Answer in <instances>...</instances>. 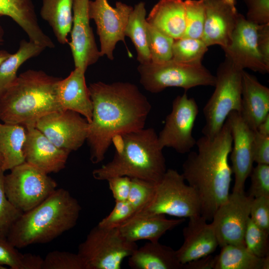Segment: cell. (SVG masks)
<instances>
[{
	"label": "cell",
	"mask_w": 269,
	"mask_h": 269,
	"mask_svg": "<svg viewBox=\"0 0 269 269\" xmlns=\"http://www.w3.org/2000/svg\"><path fill=\"white\" fill-rule=\"evenodd\" d=\"M42 269H87V267L78 253L53 251L43 259Z\"/></svg>",
	"instance_id": "37"
},
{
	"label": "cell",
	"mask_w": 269,
	"mask_h": 269,
	"mask_svg": "<svg viewBox=\"0 0 269 269\" xmlns=\"http://www.w3.org/2000/svg\"><path fill=\"white\" fill-rule=\"evenodd\" d=\"M4 171L0 167V235L7 237L15 221L23 213L8 199L4 188Z\"/></svg>",
	"instance_id": "38"
},
{
	"label": "cell",
	"mask_w": 269,
	"mask_h": 269,
	"mask_svg": "<svg viewBox=\"0 0 269 269\" xmlns=\"http://www.w3.org/2000/svg\"><path fill=\"white\" fill-rule=\"evenodd\" d=\"M25 128L26 136L23 148L25 162L47 174L63 169L70 152L57 147L35 126Z\"/></svg>",
	"instance_id": "18"
},
{
	"label": "cell",
	"mask_w": 269,
	"mask_h": 269,
	"mask_svg": "<svg viewBox=\"0 0 269 269\" xmlns=\"http://www.w3.org/2000/svg\"><path fill=\"white\" fill-rule=\"evenodd\" d=\"M250 217L259 227L269 233V197L253 199Z\"/></svg>",
	"instance_id": "42"
},
{
	"label": "cell",
	"mask_w": 269,
	"mask_h": 269,
	"mask_svg": "<svg viewBox=\"0 0 269 269\" xmlns=\"http://www.w3.org/2000/svg\"><path fill=\"white\" fill-rule=\"evenodd\" d=\"M183 229L184 241L176 251L177 258L184 265L212 254L219 246L211 223L201 215L189 218Z\"/></svg>",
	"instance_id": "20"
},
{
	"label": "cell",
	"mask_w": 269,
	"mask_h": 269,
	"mask_svg": "<svg viewBox=\"0 0 269 269\" xmlns=\"http://www.w3.org/2000/svg\"><path fill=\"white\" fill-rule=\"evenodd\" d=\"M11 18L27 35L29 40L45 48L55 44L39 24L32 0H0V16Z\"/></svg>",
	"instance_id": "24"
},
{
	"label": "cell",
	"mask_w": 269,
	"mask_h": 269,
	"mask_svg": "<svg viewBox=\"0 0 269 269\" xmlns=\"http://www.w3.org/2000/svg\"><path fill=\"white\" fill-rule=\"evenodd\" d=\"M269 256L260 258L252 254L245 244H229L221 247L214 257L213 269H269Z\"/></svg>",
	"instance_id": "28"
},
{
	"label": "cell",
	"mask_w": 269,
	"mask_h": 269,
	"mask_svg": "<svg viewBox=\"0 0 269 269\" xmlns=\"http://www.w3.org/2000/svg\"><path fill=\"white\" fill-rule=\"evenodd\" d=\"M249 195L254 198L269 197V164H257L253 167L250 176Z\"/></svg>",
	"instance_id": "40"
},
{
	"label": "cell",
	"mask_w": 269,
	"mask_h": 269,
	"mask_svg": "<svg viewBox=\"0 0 269 269\" xmlns=\"http://www.w3.org/2000/svg\"><path fill=\"white\" fill-rule=\"evenodd\" d=\"M125 34V36L130 37L134 44L139 64L150 62L144 2L141 1L133 8L127 23Z\"/></svg>",
	"instance_id": "30"
},
{
	"label": "cell",
	"mask_w": 269,
	"mask_h": 269,
	"mask_svg": "<svg viewBox=\"0 0 269 269\" xmlns=\"http://www.w3.org/2000/svg\"><path fill=\"white\" fill-rule=\"evenodd\" d=\"M113 159L92 172L98 180L126 176L157 183L167 169L158 135L153 128H143L115 136Z\"/></svg>",
	"instance_id": "3"
},
{
	"label": "cell",
	"mask_w": 269,
	"mask_h": 269,
	"mask_svg": "<svg viewBox=\"0 0 269 269\" xmlns=\"http://www.w3.org/2000/svg\"><path fill=\"white\" fill-rule=\"evenodd\" d=\"M137 248L135 242L125 239L118 228L107 229L97 225L79 245L77 253L87 269H120L124 260Z\"/></svg>",
	"instance_id": "9"
},
{
	"label": "cell",
	"mask_w": 269,
	"mask_h": 269,
	"mask_svg": "<svg viewBox=\"0 0 269 269\" xmlns=\"http://www.w3.org/2000/svg\"><path fill=\"white\" fill-rule=\"evenodd\" d=\"M115 201L127 200L131 184V178L126 176L111 177L107 180Z\"/></svg>",
	"instance_id": "45"
},
{
	"label": "cell",
	"mask_w": 269,
	"mask_h": 269,
	"mask_svg": "<svg viewBox=\"0 0 269 269\" xmlns=\"http://www.w3.org/2000/svg\"><path fill=\"white\" fill-rule=\"evenodd\" d=\"M257 45L265 64L269 67V23L258 24Z\"/></svg>",
	"instance_id": "46"
},
{
	"label": "cell",
	"mask_w": 269,
	"mask_h": 269,
	"mask_svg": "<svg viewBox=\"0 0 269 269\" xmlns=\"http://www.w3.org/2000/svg\"><path fill=\"white\" fill-rule=\"evenodd\" d=\"M232 137L230 152L231 169L234 175L233 191L244 192L245 182L253 167V142L254 131L245 123L240 113L231 112L226 119Z\"/></svg>",
	"instance_id": "16"
},
{
	"label": "cell",
	"mask_w": 269,
	"mask_h": 269,
	"mask_svg": "<svg viewBox=\"0 0 269 269\" xmlns=\"http://www.w3.org/2000/svg\"><path fill=\"white\" fill-rule=\"evenodd\" d=\"M225 1L231 7H232L234 8H236V0H225Z\"/></svg>",
	"instance_id": "51"
},
{
	"label": "cell",
	"mask_w": 269,
	"mask_h": 269,
	"mask_svg": "<svg viewBox=\"0 0 269 269\" xmlns=\"http://www.w3.org/2000/svg\"><path fill=\"white\" fill-rule=\"evenodd\" d=\"M256 131L263 135L269 136V115L260 123Z\"/></svg>",
	"instance_id": "48"
},
{
	"label": "cell",
	"mask_w": 269,
	"mask_h": 269,
	"mask_svg": "<svg viewBox=\"0 0 269 269\" xmlns=\"http://www.w3.org/2000/svg\"><path fill=\"white\" fill-rule=\"evenodd\" d=\"M133 7L117 1L116 7L110 5L107 0H89V16L93 19L100 42V55L114 59L113 52L120 41L125 42V30Z\"/></svg>",
	"instance_id": "13"
},
{
	"label": "cell",
	"mask_w": 269,
	"mask_h": 269,
	"mask_svg": "<svg viewBox=\"0 0 269 269\" xmlns=\"http://www.w3.org/2000/svg\"><path fill=\"white\" fill-rule=\"evenodd\" d=\"M146 21L174 40L182 38L185 30L184 1L159 0L151 9Z\"/></svg>",
	"instance_id": "25"
},
{
	"label": "cell",
	"mask_w": 269,
	"mask_h": 269,
	"mask_svg": "<svg viewBox=\"0 0 269 269\" xmlns=\"http://www.w3.org/2000/svg\"><path fill=\"white\" fill-rule=\"evenodd\" d=\"M208 47L202 39L182 37L175 39L172 59L187 63H201Z\"/></svg>",
	"instance_id": "33"
},
{
	"label": "cell",
	"mask_w": 269,
	"mask_h": 269,
	"mask_svg": "<svg viewBox=\"0 0 269 269\" xmlns=\"http://www.w3.org/2000/svg\"><path fill=\"white\" fill-rule=\"evenodd\" d=\"M205 20L202 39L209 47L220 45L223 50L231 43L240 13L225 0H203Z\"/></svg>",
	"instance_id": "19"
},
{
	"label": "cell",
	"mask_w": 269,
	"mask_h": 269,
	"mask_svg": "<svg viewBox=\"0 0 269 269\" xmlns=\"http://www.w3.org/2000/svg\"><path fill=\"white\" fill-rule=\"evenodd\" d=\"M1 162H1V158H0V167L1 165Z\"/></svg>",
	"instance_id": "53"
},
{
	"label": "cell",
	"mask_w": 269,
	"mask_h": 269,
	"mask_svg": "<svg viewBox=\"0 0 269 269\" xmlns=\"http://www.w3.org/2000/svg\"><path fill=\"white\" fill-rule=\"evenodd\" d=\"M39 255L20 253L7 239L0 235V265L11 269H42Z\"/></svg>",
	"instance_id": "32"
},
{
	"label": "cell",
	"mask_w": 269,
	"mask_h": 269,
	"mask_svg": "<svg viewBox=\"0 0 269 269\" xmlns=\"http://www.w3.org/2000/svg\"><path fill=\"white\" fill-rule=\"evenodd\" d=\"M253 154L254 161L257 164H269V136L254 131Z\"/></svg>",
	"instance_id": "44"
},
{
	"label": "cell",
	"mask_w": 269,
	"mask_h": 269,
	"mask_svg": "<svg viewBox=\"0 0 269 269\" xmlns=\"http://www.w3.org/2000/svg\"><path fill=\"white\" fill-rule=\"evenodd\" d=\"M150 62L161 63L172 58L174 39L161 32L146 21Z\"/></svg>",
	"instance_id": "34"
},
{
	"label": "cell",
	"mask_w": 269,
	"mask_h": 269,
	"mask_svg": "<svg viewBox=\"0 0 269 269\" xmlns=\"http://www.w3.org/2000/svg\"><path fill=\"white\" fill-rule=\"evenodd\" d=\"M45 48L24 39L21 40L17 51L0 65V97L16 79L17 72L25 62L40 54Z\"/></svg>",
	"instance_id": "31"
},
{
	"label": "cell",
	"mask_w": 269,
	"mask_h": 269,
	"mask_svg": "<svg viewBox=\"0 0 269 269\" xmlns=\"http://www.w3.org/2000/svg\"><path fill=\"white\" fill-rule=\"evenodd\" d=\"M93 104L87 140L90 159L102 161L116 136L144 128L151 105L137 86L127 82H97L88 87Z\"/></svg>",
	"instance_id": "1"
},
{
	"label": "cell",
	"mask_w": 269,
	"mask_h": 269,
	"mask_svg": "<svg viewBox=\"0 0 269 269\" xmlns=\"http://www.w3.org/2000/svg\"><path fill=\"white\" fill-rule=\"evenodd\" d=\"M11 54L9 53L7 51L5 50H0V65Z\"/></svg>",
	"instance_id": "49"
},
{
	"label": "cell",
	"mask_w": 269,
	"mask_h": 269,
	"mask_svg": "<svg viewBox=\"0 0 269 269\" xmlns=\"http://www.w3.org/2000/svg\"><path fill=\"white\" fill-rule=\"evenodd\" d=\"M269 232L259 227L249 217L244 234V243L252 254L260 258L269 256Z\"/></svg>",
	"instance_id": "36"
},
{
	"label": "cell",
	"mask_w": 269,
	"mask_h": 269,
	"mask_svg": "<svg viewBox=\"0 0 269 269\" xmlns=\"http://www.w3.org/2000/svg\"><path fill=\"white\" fill-rule=\"evenodd\" d=\"M198 112L196 101L189 98L186 92L177 96L157 134L161 147L172 148L182 154L190 152L196 143L192 131Z\"/></svg>",
	"instance_id": "11"
},
{
	"label": "cell",
	"mask_w": 269,
	"mask_h": 269,
	"mask_svg": "<svg viewBox=\"0 0 269 269\" xmlns=\"http://www.w3.org/2000/svg\"><path fill=\"white\" fill-rule=\"evenodd\" d=\"M85 72L81 68H75L66 78H61L58 81L56 93L62 110L76 112L90 123L92 117L93 104L86 83Z\"/></svg>",
	"instance_id": "21"
},
{
	"label": "cell",
	"mask_w": 269,
	"mask_h": 269,
	"mask_svg": "<svg viewBox=\"0 0 269 269\" xmlns=\"http://www.w3.org/2000/svg\"><path fill=\"white\" fill-rule=\"evenodd\" d=\"M214 257L210 255L184 265V269H213Z\"/></svg>",
	"instance_id": "47"
},
{
	"label": "cell",
	"mask_w": 269,
	"mask_h": 269,
	"mask_svg": "<svg viewBox=\"0 0 269 269\" xmlns=\"http://www.w3.org/2000/svg\"><path fill=\"white\" fill-rule=\"evenodd\" d=\"M81 210L78 201L68 190L56 189L39 204L21 215L7 239L17 249L47 243L73 228Z\"/></svg>",
	"instance_id": "4"
},
{
	"label": "cell",
	"mask_w": 269,
	"mask_h": 269,
	"mask_svg": "<svg viewBox=\"0 0 269 269\" xmlns=\"http://www.w3.org/2000/svg\"><path fill=\"white\" fill-rule=\"evenodd\" d=\"M89 0H73L71 41L68 42L75 68H81L85 71L101 57L90 24Z\"/></svg>",
	"instance_id": "17"
},
{
	"label": "cell",
	"mask_w": 269,
	"mask_h": 269,
	"mask_svg": "<svg viewBox=\"0 0 269 269\" xmlns=\"http://www.w3.org/2000/svg\"><path fill=\"white\" fill-rule=\"evenodd\" d=\"M184 221V219H168L162 214H134L118 229L121 235L129 242L143 240L158 242L167 231Z\"/></svg>",
	"instance_id": "23"
},
{
	"label": "cell",
	"mask_w": 269,
	"mask_h": 269,
	"mask_svg": "<svg viewBox=\"0 0 269 269\" xmlns=\"http://www.w3.org/2000/svg\"><path fill=\"white\" fill-rule=\"evenodd\" d=\"M4 175L6 197L19 210L26 212L41 203L56 189V181L38 168L23 162Z\"/></svg>",
	"instance_id": "10"
},
{
	"label": "cell",
	"mask_w": 269,
	"mask_h": 269,
	"mask_svg": "<svg viewBox=\"0 0 269 269\" xmlns=\"http://www.w3.org/2000/svg\"><path fill=\"white\" fill-rule=\"evenodd\" d=\"M35 127L59 148L78 150L87 140L89 123L79 113L60 110L40 118Z\"/></svg>",
	"instance_id": "14"
},
{
	"label": "cell",
	"mask_w": 269,
	"mask_h": 269,
	"mask_svg": "<svg viewBox=\"0 0 269 269\" xmlns=\"http://www.w3.org/2000/svg\"><path fill=\"white\" fill-rule=\"evenodd\" d=\"M129 265L133 269H181L176 251L159 242L149 241L137 248L129 257Z\"/></svg>",
	"instance_id": "26"
},
{
	"label": "cell",
	"mask_w": 269,
	"mask_h": 269,
	"mask_svg": "<svg viewBox=\"0 0 269 269\" xmlns=\"http://www.w3.org/2000/svg\"><path fill=\"white\" fill-rule=\"evenodd\" d=\"M7 268L5 266L0 265V269H6Z\"/></svg>",
	"instance_id": "52"
},
{
	"label": "cell",
	"mask_w": 269,
	"mask_h": 269,
	"mask_svg": "<svg viewBox=\"0 0 269 269\" xmlns=\"http://www.w3.org/2000/svg\"><path fill=\"white\" fill-rule=\"evenodd\" d=\"M253 198L245 191H233L216 210L211 224L219 246L245 244L244 234Z\"/></svg>",
	"instance_id": "12"
},
{
	"label": "cell",
	"mask_w": 269,
	"mask_h": 269,
	"mask_svg": "<svg viewBox=\"0 0 269 269\" xmlns=\"http://www.w3.org/2000/svg\"><path fill=\"white\" fill-rule=\"evenodd\" d=\"M115 203L112 211L99 222L98 226L107 229L118 228L135 214V211L127 200Z\"/></svg>",
	"instance_id": "41"
},
{
	"label": "cell",
	"mask_w": 269,
	"mask_h": 269,
	"mask_svg": "<svg viewBox=\"0 0 269 269\" xmlns=\"http://www.w3.org/2000/svg\"><path fill=\"white\" fill-rule=\"evenodd\" d=\"M135 214L190 218L201 215V205L196 192L186 184L182 174L168 169L156 184L152 198Z\"/></svg>",
	"instance_id": "8"
},
{
	"label": "cell",
	"mask_w": 269,
	"mask_h": 269,
	"mask_svg": "<svg viewBox=\"0 0 269 269\" xmlns=\"http://www.w3.org/2000/svg\"><path fill=\"white\" fill-rule=\"evenodd\" d=\"M232 144L226 120L214 137L203 135L196 140L197 151H190L182 165V175L196 192L201 215L207 221L212 220L216 210L230 194L233 173L229 156Z\"/></svg>",
	"instance_id": "2"
},
{
	"label": "cell",
	"mask_w": 269,
	"mask_h": 269,
	"mask_svg": "<svg viewBox=\"0 0 269 269\" xmlns=\"http://www.w3.org/2000/svg\"><path fill=\"white\" fill-rule=\"evenodd\" d=\"M4 29L0 23V45L3 44L4 42Z\"/></svg>",
	"instance_id": "50"
},
{
	"label": "cell",
	"mask_w": 269,
	"mask_h": 269,
	"mask_svg": "<svg viewBox=\"0 0 269 269\" xmlns=\"http://www.w3.org/2000/svg\"><path fill=\"white\" fill-rule=\"evenodd\" d=\"M26 136L24 126L0 123V167L4 172L25 162L23 148Z\"/></svg>",
	"instance_id": "27"
},
{
	"label": "cell",
	"mask_w": 269,
	"mask_h": 269,
	"mask_svg": "<svg viewBox=\"0 0 269 269\" xmlns=\"http://www.w3.org/2000/svg\"><path fill=\"white\" fill-rule=\"evenodd\" d=\"M137 71L140 83L152 93L168 87H180L185 91L200 86H214L215 76L201 63H187L171 59L161 63L139 64Z\"/></svg>",
	"instance_id": "7"
},
{
	"label": "cell",
	"mask_w": 269,
	"mask_h": 269,
	"mask_svg": "<svg viewBox=\"0 0 269 269\" xmlns=\"http://www.w3.org/2000/svg\"><path fill=\"white\" fill-rule=\"evenodd\" d=\"M185 30L182 37L201 39L205 20L203 0H185Z\"/></svg>",
	"instance_id": "35"
},
{
	"label": "cell",
	"mask_w": 269,
	"mask_h": 269,
	"mask_svg": "<svg viewBox=\"0 0 269 269\" xmlns=\"http://www.w3.org/2000/svg\"><path fill=\"white\" fill-rule=\"evenodd\" d=\"M247 7L246 18L257 24L269 23V0H243Z\"/></svg>",
	"instance_id": "43"
},
{
	"label": "cell",
	"mask_w": 269,
	"mask_h": 269,
	"mask_svg": "<svg viewBox=\"0 0 269 269\" xmlns=\"http://www.w3.org/2000/svg\"><path fill=\"white\" fill-rule=\"evenodd\" d=\"M156 184L140 179L131 178L130 190L127 200L135 213L141 209L152 198Z\"/></svg>",
	"instance_id": "39"
},
{
	"label": "cell",
	"mask_w": 269,
	"mask_h": 269,
	"mask_svg": "<svg viewBox=\"0 0 269 269\" xmlns=\"http://www.w3.org/2000/svg\"><path fill=\"white\" fill-rule=\"evenodd\" d=\"M73 0H42L41 17L51 26L58 42L68 43L73 22Z\"/></svg>",
	"instance_id": "29"
},
{
	"label": "cell",
	"mask_w": 269,
	"mask_h": 269,
	"mask_svg": "<svg viewBox=\"0 0 269 269\" xmlns=\"http://www.w3.org/2000/svg\"><path fill=\"white\" fill-rule=\"evenodd\" d=\"M243 70L227 58L219 65L215 76L214 91L203 109L205 119L202 130L204 135L214 137L231 112L241 113Z\"/></svg>",
	"instance_id": "6"
},
{
	"label": "cell",
	"mask_w": 269,
	"mask_h": 269,
	"mask_svg": "<svg viewBox=\"0 0 269 269\" xmlns=\"http://www.w3.org/2000/svg\"><path fill=\"white\" fill-rule=\"evenodd\" d=\"M247 125L256 131L261 122L269 115V89L254 75L242 71L241 111Z\"/></svg>",
	"instance_id": "22"
},
{
	"label": "cell",
	"mask_w": 269,
	"mask_h": 269,
	"mask_svg": "<svg viewBox=\"0 0 269 269\" xmlns=\"http://www.w3.org/2000/svg\"><path fill=\"white\" fill-rule=\"evenodd\" d=\"M61 78L42 70L20 74L0 97V120L8 124L35 126L41 117L62 110L56 87Z\"/></svg>",
	"instance_id": "5"
},
{
	"label": "cell",
	"mask_w": 269,
	"mask_h": 269,
	"mask_svg": "<svg viewBox=\"0 0 269 269\" xmlns=\"http://www.w3.org/2000/svg\"><path fill=\"white\" fill-rule=\"evenodd\" d=\"M258 24L240 13L229 45L224 49L226 58L242 70L249 68L264 74L269 72L258 48Z\"/></svg>",
	"instance_id": "15"
}]
</instances>
